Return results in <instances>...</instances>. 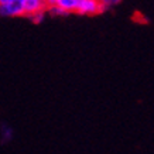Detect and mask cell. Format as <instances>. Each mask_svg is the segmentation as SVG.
<instances>
[{"label":"cell","instance_id":"5b68a950","mask_svg":"<svg viewBox=\"0 0 154 154\" xmlns=\"http://www.w3.org/2000/svg\"><path fill=\"white\" fill-rule=\"evenodd\" d=\"M11 137H13V130H11L9 126L3 125V126H2V140L9 141V140H11Z\"/></svg>","mask_w":154,"mask_h":154},{"label":"cell","instance_id":"ba28073f","mask_svg":"<svg viewBox=\"0 0 154 154\" xmlns=\"http://www.w3.org/2000/svg\"><path fill=\"white\" fill-rule=\"evenodd\" d=\"M44 16H45V11H40V13H35V14H33L30 19L33 20L34 23H41L42 20H44Z\"/></svg>","mask_w":154,"mask_h":154},{"label":"cell","instance_id":"6da1fadb","mask_svg":"<svg viewBox=\"0 0 154 154\" xmlns=\"http://www.w3.org/2000/svg\"><path fill=\"white\" fill-rule=\"evenodd\" d=\"M105 7L100 0H78L76 13L82 16H96L105 11Z\"/></svg>","mask_w":154,"mask_h":154},{"label":"cell","instance_id":"30bf717a","mask_svg":"<svg viewBox=\"0 0 154 154\" xmlns=\"http://www.w3.org/2000/svg\"><path fill=\"white\" fill-rule=\"evenodd\" d=\"M38 2H41V3H44V5H47L48 0H38Z\"/></svg>","mask_w":154,"mask_h":154},{"label":"cell","instance_id":"277c9868","mask_svg":"<svg viewBox=\"0 0 154 154\" xmlns=\"http://www.w3.org/2000/svg\"><path fill=\"white\" fill-rule=\"evenodd\" d=\"M57 7H60L62 11H65L66 14L76 13V7H78V0H57L55 5Z\"/></svg>","mask_w":154,"mask_h":154},{"label":"cell","instance_id":"8992f818","mask_svg":"<svg viewBox=\"0 0 154 154\" xmlns=\"http://www.w3.org/2000/svg\"><path fill=\"white\" fill-rule=\"evenodd\" d=\"M47 10L52 16H68L65 11H62L60 7H57V6H47Z\"/></svg>","mask_w":154,"mask_h":154},{"label":"cell","instance_id":"9c48e42d","mask_svg":"<svg viewBox=\"0 0 154 154\" xmlns=\"http://www.w3.org/2000/svg\"><path fill=\"white\" fill-rule=\"evenodd\" d=\"M10 2H13V0H0V5H6V3H10Z\"/></svg>","mask_w":154,"mask_h":154},{"label":"cell","instance_id":"7a4b0ae2","mask_svg":"<svg viewBox=\"0 0 154 154\" xmlns=\"http://www.w3.org/2000/svg\"><path fill=\"white\" fill-rule=\"evenodd\" d=\"M0 16L2 17H20L24 16L23 0H13L6 5H0Z\"/></svg>","mask_w":154,"mask_h":154},{"label":"cell","instance_id":"3957f363","mask_svg":"<svg viewBox=\"0 0 154 154\" xmlns=\"http://www.w3.org/2000/svg\"><path fill=\"white\" fill-rule=\"evenodd\" d=\"M23 6H24V16H28V17H31L35 13L47 10V5H44V3L38 2V0H23Z\"/></svg>","mask_w":154,"mask_h":154},{"label":"cell","instance_id":"52a82bcc","mask_svg":"<svg viewBox=\"0 0 154 154\" xmlns=\"http://www.w3.org/2000/svg\"><path fill=\"white\" fill-rule=\"evenodd\" d=\"M122 0H100V3L103 5V7L105 9H109V7H113V6L119 5Z\"/></svg>","mask_w":154,"mask_h":154}]
</instances>
